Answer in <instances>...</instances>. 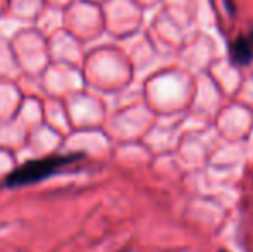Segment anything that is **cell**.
Returning <instances> with one entry per match:
<instances>
[{
    "label": "cell",
    "instance_id": "1",
    "mask_svg": "<svg viewBox=\"0 0 253 252\" xmlns=\"http://www.w3.org/2000/svg\"><path fill=\"white\" fill-rule=\"evenodd\" d=\"M83 157V152H71V154H53L42 159H35V161H28L24 164L17 166L12 173L5 176L3 187L5 189H21V187L40 183L57 175L59 171H62L66 166L74 164Z\"/></svg>",
    "mask_w": 253,
    "mask_h": 252
},
{
    "label": "cell",
    "instance_id": "2",
    "mask_svg": "<svg viewBox=\"0 0 253 252\" xmlns=\"http://www.w3.org/2000/svg\"><path fill=\"white\" fill-rule=\"evenodd\" d=\"M231 61L236 66H247L253 61V45L248 37H238L231 44Z\"/></svg>",
    "mask_w": 253,
    "mask_h": 252
},
{
    "label": "cell",
    "instance_id": "3",
    "mask_svg": "<svg viewBox=\"0 0 253 252\" xmlns=\"http://www.w3.org/2000/svg\"><path fill=\"white\" fill-rule=\"evenodd\" d=\"M248 38H250V40H252V45H253V28L250 30V35H248Z\"/></svg>",
    "mask_w": 253,
    "mask_h": 252
},
{
    "label": "cell",
    "instance_id": "4",
    "mask_svg": "<svg viewBox=\"0 0 253 252\" xmlns=\"http://www.w3.org/2000/svg\"><path fill=\"white\" fill-rule=\"evenodd\" d=\"M219 252H229V251H224V249H220Z\"/></svg>",
    "mask_w": 253,
    "mask_h": 252
}]
</instances>
